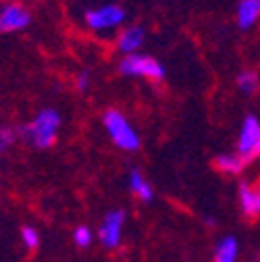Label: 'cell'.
<instances>
[{
    "mask_svg": "<svg viewBox=\"0 0 260 262\" xmlns=\"http://www.w3.org/2000/svg\"><path fill=\"white\" fill-rule=\"evenodd\" d=\"M60 123L62 119L54 108H42L34 119L21 125L17 131H19V138L25 140L27 144H31L38 150H46L56 142Z\"/></svg>",
    "mask_w": 260,
    "mask_h": 262,
    "instance_id": "obj_1",
    "label": "cell"
},
{
    "mask_svg": "<svg viewBox=\"0 0 260 262\" xmlns=\"http://www.w3.org/2000/svg\"><path fill=\"white\" fill-rule=\"evenodd\" d=\"M102 125H104L106 136L111 138V142L119 150H123V152H136V150H140V146H142L140 134H138L136 127L129 123V119L121 111L109 108L102 115Z\"/></svg>",
    "mask_w": 260,
    "mask_h": 262,
    "instance_id": "obj_2",
    "label": "cell"
},
{
    "mask_svg": "<svg viewBox=\"0 0 260 262\" xmlns=\"http://www.w3.org/2000/svg\"><path fill=\"white\" fill-rule=\"evenodd\" d=\"M119 73L125 77H144V79H150L154 83H160L167 75L162 62H158L154 56L140 54V52L123 56L119 62Z\"/></svg>",
    "mask_w": 260,
    "mask_h": 262,
    "instance_id": "obj_3",
    "label": "cell"
},
{
    "mask_svg": "<svg viewBox=\"0 0 260 262\" xmlns=\"http://www.w3.org/2000/svg\"><path fill=\"white\" fill-rule=\"evenodd\" d=\"M85 25L92 31H109L117 29L125 21V9L119 5H102L98 9L85 11Z\"/></svg>",
    "mask_w": 260,
    "mask_h": 262,
    "instance_id": "obj_4",
    "label": "cell"
},
{
    "mask_svg": "<svg viewBox=\"0 0 260 262\" xmlns=\"http://www.w3.org/2000/svg\"><path fill=\"white\" fill-rule=\"evenodd\" d=\"M235 152H240L248 162L254 158H260V119L258 117L248 115L242 121Z\"/></svg>",
    "mask_w": 260,
    "mask_h": 262,
    "instance_id": "obj_5",
    "label": "cell"
},
{
    "mask_svg": "<svg viewBox=\"0 0 260 262\" xmlns=\"http://www.w3.org/2000/svg\"><path fill=\"white\" fill-rule=\"evenodd\" d=\"M125 210H109L98 227V239L106 250H117L123 239V227H125Z\"/></svg>",
    "mask_w": 260,
    "mask_h": 262,
    "instance_id": "obj_6",
    "label": "cell"
},
{
    "mask_svg": "<svg viewBox=\"0 0 260 262\" xmlns=\"http://www.w3.org/2000/svg\"><path fill=\"white\" fill-rule=\"evenodd\" d=\"M31 23V13L17 3L5 5L0 11V29L3 34H11V31H21Z\"/></svg>",
    "mask_w": 260,
    "mask_h": 262,
    "instance_id": "obj_7",
    "label": "cell"
},
{
    "mask_svg": "<svg viewBox=\"0 0 260 262\" xmlns=\"http://www.w3.org/2000/svg\"><path fill=\"white\" fill-rule=\"evenodd\" d=\"M146 42V29L140 27V25H132V27H127L123 29L119 38H117V50L127 56V54H136Z\"/></svg>",
    "mask_w": 260,
    "mask_h": 262,
    "instance_id": "obj_8",
    "label": "cell"
},
{
    "mask_svg": "<svg viewBox=\"0 0 260 262\" xmlns=\"http://www.w3.org/2000/svg\"><path fill=\"white\" fill-rule=\"evenodd\" d=\"M237 200H240V208L244 212V216L252 219V216H260V193H258V185H252L248 181H242L237 187Z\"/></svg>",
    "mask_w": 260,
    "mask_h": 262,
    "instance_id": "obj_9",
    "label": "cell"
},
{
    "mask_svg": "<svg viewBox=\"0 0 260 262\" xmlns=\"http://www.w3.org/2000/svg\"><path fill=\"white\" fill-rule=\"evenodd\" d=\"M127 185H129V191H132L140 202L150 204V202L154 200V189H152L150 181L146 179V175H144L140 169H129Z\"/></svg>",
    "mask_w": 260,
    "mask_h": 262,
    "instance_id": "obj_10",
    "label": "cell"
},
{
    "mask_svg": "<svg viewBox=\"0 0 260 262\" xmlns=\"http://www.w3.org/2000/svg\"><path fill=\"white\" fill-rule=\"evenodd\" d=\"M214 169L221 171L223 175H240L246 165H248V160L240 154V152H231V154H219L214 160Z\"/></svg>",
    "mask_w": 260,
    "mask_h": 262,
    "instance_id": "obj_11",
    "label": "cell"
},
{
    "mask_svg": "<svg viewBox=\"0 0 260 262\" xmlns=\"http://www.w3.org/2000/svg\"><path fill=\"white\" fill-rule=\"evenodd\" d=\"M237 258H240V242L235 235H225L214 246L212 262H237Z\"/></svg>",
    "mask_w": 260,
    "mask_h": 262,
    "instance_id": "obj_12",
    "label": "cell"
},
{
    "mask_svg": "<svg viewBox=\"0 0 260 262\" xmlns=\"http://www.w3.org/2000/svg\"><path fill=\"white\" fill-rule=\"evenodd\" d=\"M260 19V0H240L237 5V25L250 29Z\"/></svg>",
    "mask_w": 260,
    "mask_h": 262,
    "instance_id": "obj_13",
    "label": "cell"
},
{
    "mask_svg": "<svg viewBox=\"0 0 260 262\" xmlns=\"http://www.w3.org/2000/svg\"><path fill=\"white\" fill-rule=\"evenodd\" d=\"M235 83H237V90H240L242 94H246V96L256 94L258 88H260V79H258V75H256L254 71H250V69L242 71V73L237 75Z\"/></svg>",
    "mask_w": 260,
    "mask_h": 262,
    "instance_id": "obj_14",
    "label": "cell"
},
{
    "mask_svg": "<svg viewBox=\"0 0 260 262\" xmlns=\"http://www.w3.org/2000/svg\"><path fill=\"white\" fill-rule=\"evenodd\" d=\"M73 242H75V246L81 248V250L90 248L92 242H94L92 229H90L88 225H79V227H75V229H73Z\"/></svg>",
    "mask_w": 260,
    "mask_h": 262,
    "instance_id": "obj_15",
    "label": "cell"
},
{
    "mask_svg": "<svg viewBox=\"0 0 260 262\" xmlns=\"http://www.w3.org/2000/svg\"><path fill=\"white\" fill-rule=\"evenodd\" d=\"M21 242L27 250H36L40 246V233H38V229L36 227H31V225H23L21 227Z\"/></svg>",
    "mask_w": 260,
    "mask_h": 262,
    "instance_id": "obj_16",
    "label": "cell"
},
{
    "mask_svg": "<svg viewBox=\"0 0 260 262\" xmlns=\"http://www.w3.org/2000/svg\"><path fill=\"white\" fill-rule=\"evenodd\" d=\"M17 138H19V131H17V129L3 127V129H0V150L7 152V150L15 144V140H17Z\"/></svg>",
    "mask_w": 260,
    "mask_h": 262,
    "instance_id": "obj_17",
    "label": "cell"
},
{
    "mask_svg": "<svg viewBox=\"0 0 260 262\" xmlns=\"http://www.w3.org/2000/svg\"><path fill=\"white\" fill-rule=\"evenodd\" d=\"M75 85H77V90L79 92H88V88H90V75L83 71V73H79L77 75V79H75Z\"/></svg>",
    "mask_w": 260,
    "mask_h": 262,
    "instance_id": "obj_18",
    "label": "cell"
},
{
    "mask_svg": "<svg viewBox=\"0 0 260 262\" xmlns=\"http://www.w3.org/2000/svg\"><path fill=\"white\" fill-rule=\"evenodd\" d=\"M258 193H260V183H258Z\"/></svg>",
    "mask_w": 260,
    "mask_h": 262,
    "instance_id": "obj_19",
    "label": "cell"
}]
</instances>
